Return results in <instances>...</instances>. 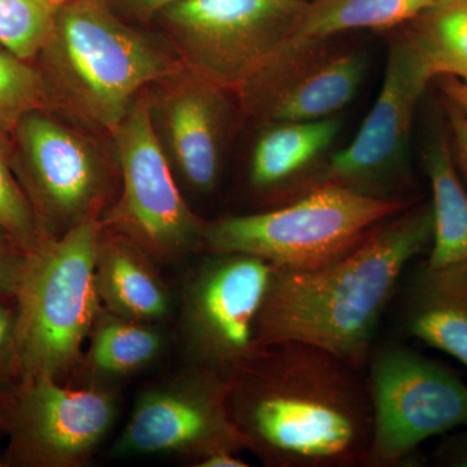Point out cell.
Segmentation results:
<instances>
[{"label":"cell","mask_w":467,"mask_h":467,"mask_svg":"<svg viewBox=\"0 0 467 467\" xmlns=\"http://www.w3.org/2000/svg\"><path fill=\"white\" fill-rule=\"evenodd\" d=\"M230 379L192 365L140 393L113 456H177L193 462L214 451H248L229 410Z\"/></svg>","instance_id":"obj_13"},{"label":"cell","mask_w":467,"mask_h":467,"mask_svg":"<svg viewBox=\"0 0 467 467\" xmlns=\"http://www.w3.org/2000/svg\"><path fill=\"white\" fill-rule=\"evenodd\" d=\"M303 0H178L158 15L187 69L235 92L279 47Z\"/></svg>","instance_id":"obj_8"},{"label":"cell","mask_w":467,"mask_h":467,"mask_svg":"<svg viewBox=\"0 0 467 467\" xmlns=\"http://www.w3.org/2000/svg\"><path fill=\"white\" fill-rule=\"evenodd\" d=\"M462 81H463V79H462ZM465 82H466V84H467V81H465Z\"/></svg>","instance_id":"obj_36"},{"label":"cell","mask_w":467,"mask_h":467,"mask_svg":"<svg viewBox=\"0 0 467 467\" xmlns=\"http://www.w3.org/2000/svg\"><path fill=\"white\" fill-rule=\"evenodd\" d=\"M2 142L0 140V232L27 254H32L42 241L41 234L32 205L18 182Z\"/></svg>","instance_id":"obj_25"},{"label":"cell","mask_w":467,"mask_h":467,"mask_svg":"<svg viewBox=\"0 0 467 467\" xmlns=\"http://www.w3.org/2000/svg\"><path fill=\"white\" fill-rule=\"evenodd\" d=\"M335 38L285 41L234 95L243 115L267 122L337 116L355 99L367 55Z\"/></svg>","instance_id":"obj_14"},{"label":"cell","mask_w":467,"mask_h":467,"mask_svg":"<svg viewBox=\"0 0 467 467\" xmlns=\"http://www.w3.org/2000/svg\"><path fill=\"white\" fill-rule=\"evenodd\" d=\"M438 0H312L287 41H319L355 30H389L411 23Z\"/></svg>","instance_id":"obj_20"},{"label":"cell","mask_w":467,"mask_h":467,"mask_svg":"<svg viewBox=\"0 0 467 467\" xmlns=\"http://www.w3.org/2000/svg\"><path fill=\"white\" fill-rule=\"evenodd\" d=\"M436 461L442 466L467 467V426L441 442Z\"/></svg>","instance_id":"obj_29"},{"label":"cell","mask_w":467,"mask_h":467,"mask_svg":"<svg viewBox=\"0 0 467 467\" xmlns=\"http://www.w3.org/2000/svg\"><path fill=\"white\" fill-rule=\"evenodd\" d=\"M63 0H0V45L23 60L38 57Z\"/></svg>","instance_id":"obj_23"},{"label":"cell","mask_w":467,"mask_h":467,"mask_svg":"<svg viewBox=\"0 0 467 467\" xmlns=\"http://www.w3.org/2000/svg\"><path fill=\"white\" fill-rule=\"evenodd\" d=\"M439 86L448 101L459 107L467 116V84L456 77H438Z\"/></svg>","instance_id":"obj_31"},{"label":"cell","mask_w":467,"mask_h":467,"mask_svg":"<svg viewBox=\"0 0 467 467\" xmlns=\"http://www.w3.org/2000/svg\"><path fill=\"white\" fill-rule=\"evenodd\" d=\"M447 117L450 124V143L457 167L467 177V116L447 100Z\"/></svg>","instance_id":"obj_28"},{"label":"cell","mask_w":467,"mask_h":467,"mask_svg":"<svg viewBox=\"0 0 467 467\" xmlns=\"http://www.w3.org/2000/svg\"><path fill=\"white\" fill-rule=\"evenodd\" d=\"M103 226L85 221L29 254L17 292L20 377L60 379L78 368L101 309L95 261Z\"/></svg>","instance_id":"obj_5"},{"label":"cell","mask_w":467,"mask_h":467,"mask_svg":"<svg viewBox=\"0 0 467 467\" xmlns=\"http://www.w3.org/2000/svg\"><path fill=\"white\" fill-rule=\"evenodd\" d=\"M29 254L0 232V297H17Z\"/></svg>","instance_id":"obj_27"},{"label":"cell","mask_w":467,"mask_h":467,"mask_svg":"<svg viewBox=\"0 0 467 467\" xmlns=\"http://www.w3.org/2000/svg\"><path fill=\"white\" fill-rule=\"evenodd\" d=\"M117 398L109 386L69 387L52 376H24L0 392L5 466L78 467L109 435Z\"/></svg>","instance_id":"obj_10"},{"label":"cell","mask_w":467,"mask_h":467,"mask_svg":"<svg viewBox=\"0 0 467 467\" xmlns=\"http://www.w3.org/2000/svg\"><path fill=\"white\" fill-rule=\"evenodd\" d=\"M110 135L121 192L101 217L104 225L124 234L158 264L202 252L205 223L178 187L153 129L149 91L138 97Z\"/></svg>","instance_id":"obj_7"},{"label":"cell","mask_w":467,"mask_h":467,"mask_svg":"<svg viewBox=\"0 0 467 467\" xmlns=\"http://www.w3.org/2000/svg\"><path fill=\"white\" fill-rule=\"evenodd\" d=\"M252 150L248 183L273 205L316 189L342 129L337 116L315 121L267 122Z\"/></svg>","instance_id":"obj_16"},{"label":"cell","mask_w":467,"mask_h":467,"mask_svg":"<svg viewBox=\"0 0 467 467\" xmlns=\"http://www.w3.org/2000/svg\"><path fill=\"white\" fill-rule=\"evenodd\" d=\"M45 103L38 67L0 45V140L14 134L21 119Z\"/></svg>","instance_id":"obj_24"},{"label":"cell","mask_w":467,"mask_h":467,"mask_svg":"<svg viewBox=\"0 0 467 467\" xmlns=\"http://www.w3.org/2000/svg\"><path fill=\"white\" fill-rule=\"evenodd\" d=\"M162 350V335L155 324L113 315L101 306L92 326L78 368L88 383L133 376L150 367Z\"/></svg>","instance_id":"obj_19"},{"label":"cell","mask_w":467,"mask_h":467,"mask_svg":"<svg viewBox=\"0 0 467 467\" xmlns=\"http://www.w3.org/2000/svg\"><path fill=\"white\" fill-rule=\"evenodd\" d=\"M17 297H0V392L20 379Z\"/></svg>","instance_id":"obj_26"},{"label":"cell","mask_w":467,"mask_h":467,"mask_svg":"<svg viewBox=\"0 0 467 467\" xmlns=\"http://www.w3.org/2000/svg\"><path fill=\"white\" fill-rule=\"evenodd\" d=\"M303 2H312V0H303Z\"/></svg>","instance_id":"obj_34"},{"label":"cell","mask_w":467,"mask_h":467,"mask_svg":"<svg viewBox=\"0 0 467 467\" xmlns=\"http://www.w3.org/2000/svg\"><path fill=\"white\" fill-rule=\"evenodd\" d=\"M12 164L32 205L41 239L64 235L109 211L112 177L91 140L41 109L26 113L14 131Z\"/></svg>","instance_id":"obj_11"},{"label":"cell","mask_w":467,"mask_h":467,"mask_svg":"<svg viewBox=\"0 0 467 467\" xmlns=\"http://www.w3.org/2000/svg\"><path fill=\"white\" fill-rule=\"evenodd\" d=\"M407 30L432 77L467 81V0H438Z\"/></svg>","instance_id":"obj_22"},{"label":"cell","mask_w":467,"mask_h":467,"mask_svg":"<svg viewBox=\"0 0 467 467\" xmlns=\"http://www.w3.org/2000/svg\"><path fill=\"white\" fill-rule=\"evenodd\" d=\"M431 79L429 64L408 32L396 36L373 109L355 140L330 156L316 189L340 186L376 198L407 199L401 192L408 182L411 129Z\"/></svg>","instance_id":"obj_12"},{"label":"cell","mask_w":467,"mask_h":467,"mask_svg":"<svg viewBox=\"0 0 467 467\" xmlns=\"http://www.w3.org/2000/svg\"><path fill=\"white\" fill-rule=\"evenodd\" d=\"M5 466V463H3V461L0 460V467Z\"/></svg>","instance_id":"obj_33"},{"label":"cell","mask_w":467,"mask_h":467,"mask_svg":"<svg viewBox=\"0 0 467 467\" xmlns=\"http://www.w3.org/2000/svg\"><path fill=\"white\" fill-rule=\"evenodd\" d=\"M117 7L129 16L150 18L158 16L162 9L173 5L178 0H115Z\"/></svg>","instance_id":"obj_30"},{"label":"cell","mask_w":467,"mask_h":467,"mask_svg":"<svg viewBox=\"0 0 467 467\" xmlns=\"http://www.w3.org/2000/svg\"><path fill=\"white\" fill-rule=\"evenodd\" d=\"M411 204L321 186L266 212L205 223L202 252L252 254L284 272H312L343 259Z\"/></svg>","instance_id":"obj_4"},{"label":"cell","mask_w":467,"mask_h":467,"mask_svg":"<svg viewBox=\"0 0 467 467\" xmlns=\"http://www.w3.org/2000/svg\"><path fill=\"white\" fill-rule=\"evenodd\" d=\"M361 371L310 344H266L230 378V414L266 466H364L373 411Z\"/></svg>","instance_id":"obj_1"},{"label":"cell","mask_w":467,"mask_h":467,"mask_svg":"<svg viewBox=\"0 0 467 467\" xmlns=\"http://www.w3.org/2000/svg\"><path fill=\"white\" fill-rule=\"evenodd\" d=\"M46 103L112 134L150 86L183 64L171 47L126 26L106 0H67L39 51Z\"/></svg>","instance_id":"obj_3"},{"label":"cell","mask_w":467,"mask_h":467,"mask_svg":"<svg viewBox=\"0 0 467 467\" xmlns=\"http://www.w3.org/2000/svg\"><path fill=\"white\" fill-rule=\"evenodd\" d=\"M367 367L373 430L364 466L401 465L429 439L467 426V384L441 362L389 342Z\"/></svg>","instance_id":"obj_6"},{"label":"cell","mask_w":467,"mask_h":467,"mask_svg":"<svg viewBox=\"0 0 467 467\" xmlns=\"http://www.w3.org/2000/svg\"><path fill=\"white\" fill-rule=\"evenodd\" d=\"M432 238L431 202L411 204L337 263L312 272L276 269L257 322V346L306 343L367 368L384 312Z\"/></svg>","instance_id":"obj_2"},{"label":"cell","mask_w":467,"mask_h":467,"mask_svg":"<svg viewBox=\"0 0 467 467\" xmlns=\"http://www.w3.org/2000/svg\"><path fill=\"white\" fill-rule=\"evenodd\" d=\"M207 254L184 282L181 337L192 365L230 379L260 350L257 322L276 267L252 254Z\"/></svg>","instance_id":"obj_9"},{"label":"cell","mask_w":467,"mask_h":467,"mask_svg":"<svg viewBox=\"0 0 467 467\" xmlns=\"http://www.w3.org/2000/svg\"><path fill=\"white\" fill-rule=\"evenodd\" d=\"M431 184L434 238L427 254L432 266L467 263V190L460 180L451 143L439 138L425 153Z\"/></svg>","instance_id":"obj_21"},{"label":"cell","mask_w":467,"mask_h":467,"mask_svg":"<svg viewBox=\"0 0 467 467\" xmlns=\"http://www.w3.org/2000/svg\"><path fill=\"white\" fill-rule=\"evenodd\" d=\"M147 91L153 129L174 174L193 192H213L235 121L232 92L184 66Z\"/></svg>","instance_id":"obj_15"},{"label":"cell","mask_w":467,"mask_h":467,"mask_svg":"<svg viewBox=\"0 0 467 467\" xmlns=\"http://www.w3.org/2000/svg\"><path fill=\"white\" fill-rule=\"evenodd\" d=\"M158 263L124 234L104 225L95 261L101 306L113 315L158 324L171 301Z\"/></svg>","instance_id":"obj_18"},{"label":"cell","mask_w":467,"mask_h":467,"mask_svg":"<svg viewBox=\"0 0 467 467\" xmlns=\"http://www.w3.org/2000/svg\"><path fill=\"white\" fill-rule=\"evenodd\" d=\"M63 2H67V0H63Z\"/></svg>","instance_id":"obj_35"},{"label":"cell","mask_w":467,"mask_h":467,"mask_svg":"<svg viewBox=\"0 0 467 467\" xmlns=\"http://www.w3.org/2000/svg\"><path fill=\"white\" fill-rule=\"evenodd\" d=\"M414 265L399 287L402 333L467 367V263Z\"/></svg>","instance_id":"obj_17"},{"label":"cell","mask_w":467,"mask_h":467,"mask_svg":"<svg viewBox=\"0 0 467 467\" xmlns=\"http://www.w3.org/2000/svg\"><path fill=\"white\" fill-rule=\"evenodd\" d=\"M242 451L223 450L208 454L196 463V467H247L241 457Z\"/></svg>","instance_id":"obj_32"}]
</instances>
